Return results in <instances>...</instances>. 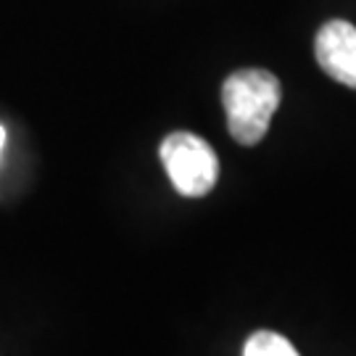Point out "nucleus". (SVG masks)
I'll use <instances>...</instances> for the list:
<instances>
[{
	"mask_svg": "<svg viewBox=\"0 0 356 356\" xmlns=\"http://www.w3.org/2000/svg\"><path fill=\"white\" fill-rule=\"evenodd\" d=\"M159 153H161V164H164L166 175L179 195L201 198L219 179V159H216L214 148L193 132L166 135Z\"/></svg>",
	"mask_w": 356,
	"mask_h": 356,
	"instance_id": "obj_2",
	"label": "nucleus"
},
{
	"mask_svg": "<svg viewBox=\"0 0 356 356\" xmlns=\"http://www.w3.org/2000/svg\"><path fill=\"white\" fill-rule=\"evenodd\" d=\"M314 53L322 72L341 82L346 88L356 90V26L332 19L319 29Z\"/></svg>",
	"mask_w": 356,
	"mask_h": 356,
	"instance_id": "obj_3",
	"label": "nucleus"
},
{
	"mask_svg": "<svg viewBox=\"0 0 356 356\" xmlns=\"http://www.w3.org/2000/svg\"><path fill=\"white\" fill-rule=\"evenodd\" d=\"M280 98V79L267 69H241L229 74L222 88L229 135L241 145H256L267 135Z\"/></svg>",
	"mask_w": 356,
	"mask_h": 356,
	"instance_id": "obj_1",
	"label": "nucleus"
},
{
	"mask_svg": "<svg viewBox=\"0 0 356 356\" xmlns=\"http://www.w3.org/2000/svg\"><path fill=\"white\" fill-rule=\"evenodd\" d=\"M3 145H6V129L0 127V151H3Z\"/></svg>",
	"mask_w": 356,
	"mask_h": 356,
	"instance_id": "obj_5",
	"label": "nucleus"
},
{
	"mask_svg": "<svg viewBox=\"0 0 356 356\" xmlns=\"http://www.w3.org/2000/svg\"><path fill=\"white\" fill-rule=\"evenodd\" d=\"M243 356H301L288 338H282L272 330H259L254 332L248 341H245V348H243Z\"/></svg>",
	"mask_w": 356,
	"mask_h": 356,
	"instance_id": "obj_4",
	"label": "nucleus"
}]
</instances>
